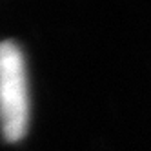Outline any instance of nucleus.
<instances>
[{"mask_svg": "<svg viewBox=\"0 0 151 151\" xmlns=\"http://www.w3.org/2000/svg\"><path fill=\"white\" fill-rule=\"evenodd\" d=\"M29 124V88L24 53L17 42H0V127L9 142L24 138Z\"/></svg>", "mask_w": 151, "mask_h": 151, "instance_id": "obj_1", "label": "nucleus"}]
</instances>
